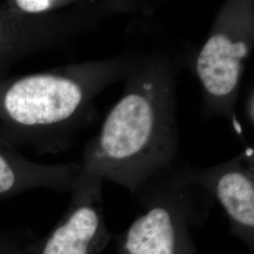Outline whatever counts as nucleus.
<instances>
[{
	"label": "nucleus",
	"mask_w": 254,
	"mask_h": 254,
	"mask_svg": "<svg viewBox=\"0 0 254 254\" xmlns=\"http://www.w3.org/2000/svg\"><path fill=\"white\" fill-rule=\"evenodd\" d=\"M184 59L166 46L138 52L122 97L85 146L82 173L118 184L134 195L176 165V89Z\"/></svg>",
	"instance_id": "f257e3e1"
},
{
	"label": "nucleus",
	"mask_w": 254,
	"mask_h": 254,
	"mask_svg": "<svg viewBox=\"0 0 254 254\" xmlns=\"http://www.w3.org/2000/svg\"><path fill=\"white\" fill-rule=\"evenodd\" d=\"M138 52L0 78V141L39 154L67 150L95 116V100L125 80Z\"/></svg>",
	"instance_id": "f03ea898"
},
{
	"label": "nucleus",
	"mask_w": 254,
	"mask_h": 254,
	"mask_svg": "<svg viewBox=\"0 0 254 254\" xmlns=\"http://www.w3.org/2000/svg\"><path fill=\"white\" fill-rule=\"evenodd\" d=\"M133 196L141 213L114 237L117 254H202L192 231L205 223L214 200L184 165L150 179Z\"/></svg>",
	"instance_id": "7ed1b4c3"
},
{
	"label": "nucleus",
	"mask_w": 254,
	"mask_h": 254,
	"mask_svg": "<svg viewBox=\"0 0 254 254\" xmlns=\"http://www.w3.org/2000/svg\"><path fill=\"white\" fill-rule=\"evenodd\" d=\"M254 46V1L227 0L194 61L205 117H236L246 64Z\"/></svg>",
	"instance_id": "20e7f679"
},
{
	"label": "nucleus",
	"mask_w": 254,
	"mask_h": 254,
	"mask_svg": "<svg viewBox=\"0 0 254 254\" xmlns=\"http://www.w3.org/2000/svg\"><path fill=\"white\" fill-rule=\"evenodd\" d=\"M127 12V3L74 1L44 15H22L0 2V78L26 57L61 47L98 27L104 19Z\"/></svg>",
	"instance_id": "39448f33"
},
{
	"label": "nucleus",
	"mask_w": 254,
	"mask_h": 254,
	"mask_svg": "<svg viewBox=\"0 0 254 254\" xmlns=\"http://www.w3.org/2000/svg\"><path fill=\"white\" fill-rule=\"evenodd\" d=\"M103 180L82 173L63 217L44 237H33L28 254H101L114 239L104 214Z\"/></svg>",
	"instance_id": "423d86ee"
},
{
	"label": "nucleus",
	"mask_w": 254,
	"mask_h": 254,
	"mask_svg": "<svg viewBox=\"0 0 254 254\" xmlns=\"http://www.w3.org/2000/svg\"><path fill=\"white\" fill-rule=\"evenodd\" d=\"M191 181L217 200L228 219L230 232L254 254V154H238L233 159L208 168L185 164Z\"/></svg>",
	"instance_id": "0eeeda50"
},
{
	"label": "nucleus",
	"mask_w": 254,
	"mask_h": 254,
	"mask_svg": "<svg viewBox=\"0 0 254 254\" xmlns=\"http://www.w3.org/2000/svg\"><path fill=\"white\" fill-rule=\"evenodd\" d=\"M81 171L79 163L46 165L28 160L0 141V199L33 190L70 192Z\"/></svg>",
	"instance_id": "6e6552de"
},
{
	"label": "nucleus",
	"mask_w": 254,
	"mask_h": 254,
	"mask_svg": "<svg viewBox=\"0 0 254 254\" xmlns=\"http://www.w3.org/2000/svg\"><path fill=\"white\" fill-rule=\"evenodd\" d=\"M33 237L29 230L0 231V254H28Z\"/></svg>",
	"instance_id": "1a4fd4ad"
}]
</instances>
